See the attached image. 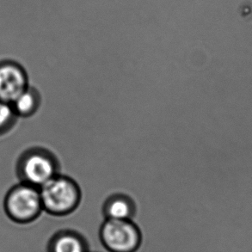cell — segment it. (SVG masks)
<instances>
[{"label": "cell", "instance_id": "6da1fadb", "mask_svg": "<svg viewBox=\"0 0 252 252\" xmlns=\"http://www.w3.org/2000/svg\"><path fill=\"white\" fill-rule=\"evenodd\" d=\"M61 162L47 147L34 146L25 149L17 157L15 172L19 182L41 188L61 173Z\"/></svg>", "mask_w": 252, "mask_h": 252}, {"label": "cell", "instance_id": "7a4b0ae2", "mask_svg": "<svg viewBox=\"0 0 252 252\" xmlns=\"http://www.w3.org/2000/svg\"><path fill=\"white\" fill-rule=\"evenodd\" d=\"M39 189L43 211L52 216L64 217L72 215L80 206L81 189L68 175L59 173Z\"/></svg>", "mask_w": 252, "mask_h": 252}, {"label": "cell", "instance_id": "3957f363", "mask_svg": "<svg viewBox=\"0 0 252 252\" xmlns=\"http://www.w3.org/2000/svg\"><path fill=\"white\" fill-rule=\"evenodd\" d=\"M3 211L11 221L29 225L37 220L43 213L39 188L18 182L4 195Z\"/></svg>", "mask_w": 252, "mask_h": 252}, {"label": "cell", "instance_id": "277c9868", "mask_svg": "<svg viewBox=\"0 0 252 252\" xmlns=\"http://www.w3.org/2000/svg\"><path fill=\"white\" fill-rule=\"evenodd\" d=\"M99 238L109 252H136L142 244V233L133 220H104Z\"/></svg>", "mask_w": 252, "mask_h": 252}, {"label": "cell", "instance_id": "5b68a950", "mask_svg": "<svg viewBox=\"0 0 252 252\" xmlns=\"http://www.w3.org/2000/svg\"><path fill=\"white\" fill-rule=\"evenodd\" d=\"M30 85L24 65L13 60L0 61V100L11 103Z\"/></svg>", "mask_w": 252, "mask_h": 252}, {"label": "cell", "instance_id": "8992f818", "mask_svg": "<svg viewBox=\"0 0 252 252\" xmlns=\"http://www.w3.org/2000/svg\"><path fill=\"white\" fill-rule=\"evenodd\" d=\"M102 213L104 220H133L137 214L136 202L126 193L115 192L103 201Z\"/></svg>", "mask_w": 252, "mask_h": 252}, {"label": "cell", "instance_id": "52a82bcc", "mask_svg": "<svg viewBox=\"0 0 252 252\" xmlns=\"http://www.w3.org/2000/svg\"><path fill=\"white\" fill-rule=\"evenodd\" d=\"M47 252H90L85 237L74 230H61L52 236Z\"/></svg>", "mask_w": 252, "mask_h": 252}, {"label": "cell", "instance_id": "ba28073f", "mask_svg": "<svg viewBox=\"0 0 252 252\" xmlns=\"http://www.w3.org/2000/svg\"><path fill=\"white\" fill-rule=\"evenodd\" d=\"M42 96L41 92L33 85H30L17 98L11 102L14 111L18 118H31L41 109Z\"/></svg>", "mask_w": 252, "mask_h": 252}, {"label": "cell", "instance_id": "9c48e42d", "mask_svg": "<svg viewBox=\"0 0 252 252\" xmlns=\"http://www.w3.org/2000/svg\"><path fill=\"white\" fill-rule=\"evenodd\" d=\"M18 120L11 103L0 100V137L10 133L17 126Z\"/></svg>", "mask_w": 252, "mask_h": 252}]
</instances>
